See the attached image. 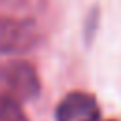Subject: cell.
<instances>
[{
	"instance_id": "5b68a950",
	"label": "cell",
	"mask_w": 121,
	"mask_h": 121,
	"mask_svg": "<svg viewBox=\"0 0 121 121\" xmlns=\"http://www.w3.org/2000/svg\"><path fill=\"white\" fill-rule=\"evenodd\" d=\"M110 121H113V119H110Z\"/></svg>"
},
{
	"instance_id": "3957f363",
	"label": "cell",
	"mask_w": 121,
	"mask_h": 121,
	"mask_svg": "<svg viewBox=\"0 0 121 121\" xmlns=\"http://www.w3.org/2000/svg\"><path fill=\"white\" fill-rule=\"evenodd\" d=\"M57 121H98L100 110L93 95L83 91L68 93L55 110Z\"/></svg>"
},
{
	"instance_id": "7a4b0ae2",
	"label": "cell",
	"mask_w": 121,
	"mask_h": 121,
	"mask_svg": "<svg viewBox=\"0 0 121 121\" xmlns=\"http://www.w3.org/2000/svg\"><path fill=\"white\" fill-rule=\"evenodd\" d=\"M38 42V28L30 19L0 17V53H25Z\"/></svg>"
},
{
	"instance_id": "277c9868",
	"label": "cell",
	"mask_w": 121,
	"mask_h": 121,
	"mask_svg": "<svg viewBox=\"0 0 121 121\" xmlns=\"http://www.w3.org/2000/svg\"><path fill=\"white\" fill-rule=\"evenodd\" d=\"M0 121H28L21 108V102L8 93L0 95Z\"/></svg>"
},
{
	"instance_id": "6da1fadb",
	"label": "cell",
	"mask_w": 121,
	"mask_h": 121,
	"mask_svg": "<svg viewBox=\"0 0 121 121\" xmlns=\"http://www.w3.org/2000/svg\"><path fill=\"white\" fill-rule=\"evenodd\" d=\"M0 83L15 100H32L40 93V79L34 66L26 60H11L0 66Z\"/></svg>"
}]
</instances>
